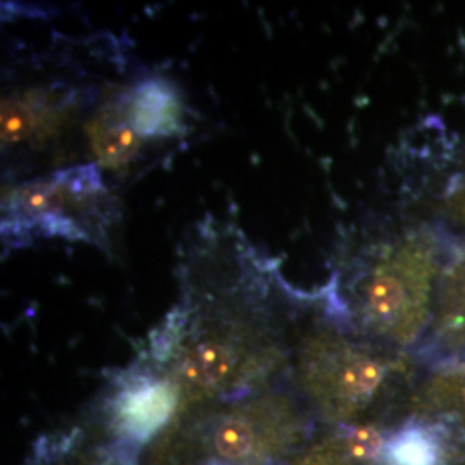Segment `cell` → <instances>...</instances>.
Returning a JSON list of instances; mask_svg holds the SVG:
<instances>
[{
	"instance_id": "1",
	"label": "cell",
	"mask_w": 465,
	"mask_h": 465,
	"mask_svg": "<svg viewBox=\"0 0 465 465\" xmlns=\"http://www.w3.org/2000/svg\"><path fill=\"white\" fill-rule=\"evenodd\" d=\"M119 217L117 199L95 163L63 167L7 188L2 200V242L23 249L61 238L109 247Z\"/></svg>"
},
{
	"instance_id": "2",
	"label": "cell",
	"mask_w": 465,
	"mask_h": 465,
	"mask_svg": "<svg viewBox=\"0 0 465 465\" xmlns=\"http://www.w3.org/2000/svg\"><path fill=\"white\" fill-rule=\"evenodd\" d=\"M94 86L49 80L9 90L2 99V155L28 159L49 152L97 104Z\"/></svg>"
},
{
	"instance_id": "3",
	"label": "cell",
	"mask_w": 465,
	"mask_h": 465,
	"mask_svg": "<svg viewBox=\"0 0 465 465\" xmlns=\"http://www.w3.org/2000/svg\"><path fill=\"white\" fill-rule=\"evenodd\" d=\"M302 372L328 411L349 416L378 393L386 366L371 353L341 341L319 338L302 353Z\"/></svg>"
},
{
	"instance_id": "4",
	"label": "cell",
	"mask_w": 465,
	"mask_h": 465,
	"mask_svg": "<svg viewBox=\"0 0 465 465\" xmlns=\"http://www.w3.org/2000/svg\"><path fill=\"white\" fill-rule=\"evenodd\" d=\"M124 113L147 145L173 142L186 134V105L169 78L150 74L123 86Z\"/></svg>"
},
{
	"instance_id": "5",
	"label": "cell",
	"mask_w": 465,
	"mask_h": 465,
	"mask_svg": "<svg viewBox=\"0 0 465 465\" xmlns=\"http://www.w3.org/2000/svg\"><path fill=\"white\" fill-rule=\"evenodd\" d=\"M180 388L152 372L132 374L121 382L114 400L117 430L132 441L143 443L159 431L178 405Z\"/></svg>"
},
{
	"instance_id": "6",
	"label": "cell",
	"mask_w": 465,
	"mask_h": 465,
	"mask_svg": "<svg viewBox=\"0 0 465 465\" xmlns=\"http://www.w3.org/2000/svg\"><path fill=\"white\" fill-rule=\"evenodd\" d=\"M123 86L111 90L84 123L88 153L102 171L130 173L134 163L145 159V142L128 123L123 102Z\"/></svg>"
},
{
	"instance_id": "7",
	"label": "cell",
	"mask_w": 465,
	"mask_h": 465,
	"mask_svg": "<svg viewBox=\"0 0 465 465\" xmlns=\"http://www.w3.org/2000/svg\"><path fill=\"white\" fill-rule=\"evenodd\" d=\"M240 361L242 349L230 330L203 332L180 355L173 381L190 395L211 393L228 382Z\"/></svg>"
},
{
	"instance_id": "8",
	"label": "cell",
	"mask_w": 465,
	"mask_h": 465,
	"mask_svg": "<svg viewBox=\"0 0 465 465\" xmlns=\"http://www.w3.org/2000/svg\"><path fill=\"white\" fill-rule=\"evenodd\" d=\"M355 302L362 322L378 332L409 324V288L395 264H376L355 282Z\"/></svg>"
},
{
	"instance_id": "9",
	"label": "cell",
	"mask_w": 465,
	"mask_h": 465,
	"mask_svg": "<svg viewBox=\"0 0 465 465\" xmlns=\"http://www.w3.org/2000/svg\"><path fill=\"white\" fill-rule=\"evenodd\" d=\"M382 459L388 465H441L445 447L434 426L411 422L384 443Z\"/></svg>"
},
{
	"instance_id": "10",
	"label": "cell",
	"mask_w": 465,
	"mask_h": 465,
	"mask_svg": "<svg viewBox=\"0 0 465 465\" xmlns=\"http://www.w3.org/2000/svg\"><path fill=\"white\" fill-rule=\"evenodd\" d=\"M382 450L381 432L374 428H355L317 447L302 465H369Z\"/></svg>"
},
{
	"instance_id": "11",
	"label": "cell",
	"mask_w": 465,
	"mask_h": 465,
	"mask_svg": "<svg viewBox=\"0 0 465 465\" xmlns=\"http://www.w3.org/2000/svg\"><path fill=\"white\" fill-rule=\"evenodd\" d=\"M259 428L255 426V416L232 414L219 419L213 430V449L217 455L228 462H249L261 453Z\"/></svg>"
},
{
	"instance_id": "12",
	"label": "cell",
	"mask_w": 465,
	"mask_h": 465,
	"mask_svg": "<svg viewBox=\"0 0 465 465\" xmlns=\"http://www.w3.org/2000/svg\"><path fill=\"white\" fill-rule=\"evenodd\" d=\"M459 393H460V395H459V399H457V403H459V407H460L459 411L464 414L465 419V382L464 386L460 388V391H459Z\"/></svg>"
}]
</instances>
